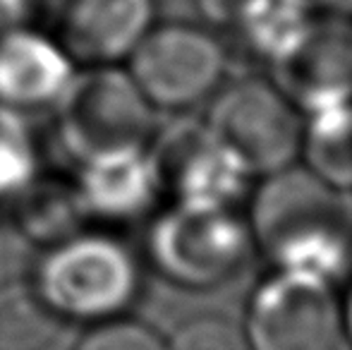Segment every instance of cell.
I'll return each mask as SVG.
<instances>
[{
    "label": "cell",
    "instance_id": "6da1fadb",
    "mask_svg": "<svg viewBox=\"0 0 352 350\" xmlns=\"http://www.w3.org/2000/svg\"><path fill=\"white\" fill-rule=\"evenodd\" d=\"M252 243L276 269L305 271L331 283L352 262V214L340 190L314 171L287 166L261 177L250 214Z\"/></svg>",
    "mask_w": 352,
    "mask_h": 350
},
{
    "label": "cell",
    "instance_id": "7a4b0ae2",
    "mask_svg": "<svg viewBox=\"0 0 352 350\" xmlns=\"http://www.w3.org/2000/svg\"><path fill=\"white\" fill-rule=\"evenodd\" d=\"M29 283L63 324L89 327L130 314L142 290V264L120 238L84 228L43 250Z\"/></svg>",
    "mask_w": 352,
    "mask_h": 350
},
{
    "label": "cell",
    "instance_id": "3957f363",
    "mask_svg": "<svg viewBox=\"0 0 352 350\" xmlns=\"http://www.w3.org/2000/svg\"><path fill=\"white\" fill-rule=\"evenodd\" d=\"M53 113V135L74 166L146 149L156 111L122 65L77 67Z\"/></svg>",
    "mask_w": 352,
    "mask_h": 350
},
{
    "label": "cell",
    "instance_id": "277c9868",
    "mask_svg": "<svg viewBox=\"0 0 352 350\" xmlns=\"http://www.w3.org/2000/svg\"><path fill=\"white\" fill-rule=\"evenodd\" d=\"M250 226L230 206L170 201L146 230V259L168 283L209 290L247 264Z\"/></svg>",
    "mask_w": 352,
    "mask_h": 350
},
{
    "label": "cell",
    "instance_id": "5b68a950",
    "mask_svg": "<svg viewBox=\"0 0 352 350\" xmlns=\"http://www.w3.org/2000/svg\"><path fill=\"white\" fill-rule=\"evenodd\" d=\"M204 125L250 177L278 173L302 154L300 108L274 82L242 80L226 87L213 96Z\"/></svg>",
    "mask_w": 352,
    "mask_h": 350
},
{
    "label": "cell",
    "instance_id": "8992f818",
    "mask_svg": "<svg viewBox=\"0 0 352 350\" xmlns=\"http://www.w3.org/2000/svg\"><path fill=\"white\" fill-rule=\"evenodd\" d=\"M242 336L250 350H333L343 336L336 283L276 269L252 290Z\"/></svg>",
    "mask_w": 352,
    "mask_h": 350
},
{
    "label": "cell",
    "instance_id": "52a82bcc",
    "mask_svg": "<svg viewBox=\"0 0 352 350\" xmlns=\"http://www.w3.org/2000/svg\"><path fill=\"white\" fill-rule=\"evenodd\" d=\"M122 67L153 111H187L221 89L228 53L209 29L166 22L148 29Z\"/></svg>",
    "mask_w": 352,
    "mask_h": 350
},
{
    "label": "cell",
    "instance_id": "ba28073f",
    "mask_svg": "<svg viewBox=\"0 0 352 350\" xmlns=\"http://www.w3.org/2000/svg\"><path fill=\"white\" fill-rule=\"evenodd\" d=\"M163 195L187 204L230 206L250 173L218 144L204 122H175L148 142Z\"/></svg>",
    "mask_w": 352,
    "mask_h": 350
},
{
    "label": "cell",
    "instance_id": "9c48e42d",
    "mask_svg": "<svg viewBox=\"0 0 352 350\" xmlns=\"http://www.w3.org/2000/svg\"><path fill=\"white\" fill-rule=\"evenodd\" d=\"M274 85L307 113L352 101V22L311 19L297 43L274 63Z\"/></svg>",
    "mask_w": 352,
    "mask_h": 350
},
{
    "label": "cell",
    "instance_id": "30bf717a",
    "mask_svg": "<svg viewBox=\"0 0 352 350\" xmlns=\"http://www.w3.org/2000/svg\"><path fill=\"white\" fill-rule=\"evenodd\" d=\"M156 24V0H65L56 39L77 67L122 65Z\"/></svg>",
    "mask_w": 352,
    "mask_h": 350
},
{
    "label": "cell",
    "instance_id": "8fae6325",
    "mask_svg": "<svg viewBox=\"0 0 352 350\" xmlns=\"http://www.w3.org/2000/svg\"><path fill=\"white\" fill-rule=\"evenodd\" d=\"M77 65L56 34L17 27L0 36V108L17 116L51 111Z\"/></svg>",
    "mask_w": 352,
    "mask_h": 350
},
{
    "label": "cell",
    "instance_id": "7c38bea8",
    "mask_svg": "<svg viewBox=\"0 0 352 350\" xmlns=\"http://www.w3.org/2000/svg\"><path fill=\"white\" fill-rule=\"evenodd\" d=\"M72 182L89 221L132 223L140 221L163 197L161 177L151 151L135 149L74 166Z\"/></svg>",
    "mask_w": 352,
    "mask_h": 350
},
{
    "label": "cell",
    "instance_id": "4fadbf2b",
    "mask_svg": "<svg viewBox=\"0 0 352 350\" xmlns=\"http://www.w3.org/2000/svg\"><path fill=\"white\" fill-rule=\"evenodd\" d=\"M10 221L27 243L41 250L87 228L74 182L38 173L8 201Z\"/></svg>",
    "mask_w": 352,
    "mask_h": 350
},
{
    "label": "cell",
    "instance_id": "5bb4252c",
    "mask_svg": "<svg viewBox=\"0 0 352 350\" xmlns=\"http://www.w3.org/2000/svg\"><path fill=\"white\" fill-rule=\"evenodd\" d=\"M300 156L307 159V168L331 187L352 190V101L311 113Z\"/></svg>",
    "mask_w": 352,
    "mask_h": 350
},
{
    "label": "cell",
    "instance_id": "9a60e30c",
    "mask_svg": "<svg viewBox=\"0 0 352 350\" xmlns=\"http://www.w3.org/2000/svg\"><path fill=\"white\" fill-rule=\"evenodd\" d=\"M60 327L29 281L0 285V350H48Z\"/></svg>",
    "mask_w": 352,
    "mask_h": 350
},
{
    "label": "cell",
    "instance_id": "2e32d148",
    "mask_svg": "<svg viewBox=\"0 0 352 350\" xmlns=\"http://www.w3.org/2000/svg\"><path fill=\"white\" fill-rule=\"evenodd\" d=\"M311 0H250L235 29L271 63L285 56L309 27Z\"/></svg>",
    "mask_w": 352,
    "mask_h": 350
},
{
    "label": "cell",
    "instance_id": "e0dca14e",
    "mask_svg": "<svg viewBox=\"0 0 352 350\" xmlns=\"http://www.w3.org/2000/svg\"><path fill=\"white\" fill-rule=\"evenodd\" d=\"M72 350H170L168 336L130 314L89 324Z\"/></svg>",
    "mask_w": 352,
    "mask_h": 350
},
{
    "label": "cell",
    "instance_id": "ac0fdd59",
    "mask_svg": "<svg viewBox=\"0 0 352 350\" xmlns=\"http://www.w3.org/2000/svg\"><path fill=\"white\" fill-rule=\"evenodd\" d=\"M170 350H250L242 329L221 314H197L168 338Z\"/></svg>",
    "mask_w": 352,
    "mask_h": 350
},
{
    "label": "cell",
    "instance_id": "d6986e66",
    "mask_svg": "<svg viewBox=\"0 0 352 350\" xmlns=\"http://www.w3.org/2000/svg\"><path fill=\"white\" fill-rule=\"evenodd\" d=\"M247 3L250 0H195L197 10H199V14L206 22L226 29H235Z\"/></svg>",
    "mask_w": 352,
    "mask_h": 350
},
{
    "label": "cell",
    "instance_id": "ffe728a7",
    "mask_svg": "<svg viewBox=\"0 0 352 350\" xmlns=\"http://www.w3.org/2000/svg\"><path fill=\"white\" fill-rule=\"evenodd\" d=\"M34 0H0V36L29 24Z\"/></svg>",
    "mask_w": 352,
    "mask_h": 350
},
{
    "label": "cell",
    "instance_id": "44dd1931",
    "mask_svg": "<svg viewBox=\"0 0 352 350\" xmlns=\"http://www.w3.org/2000/svg\"><path fill=\"white\" fill-rule=\"evenodd\" d=\"M340 309H343V336L348 338L352 346V288H350L348 298L340 303Z\"/></svg>",
    "mask_w": 352,
    "mask_h": 350
}]
</instances>
